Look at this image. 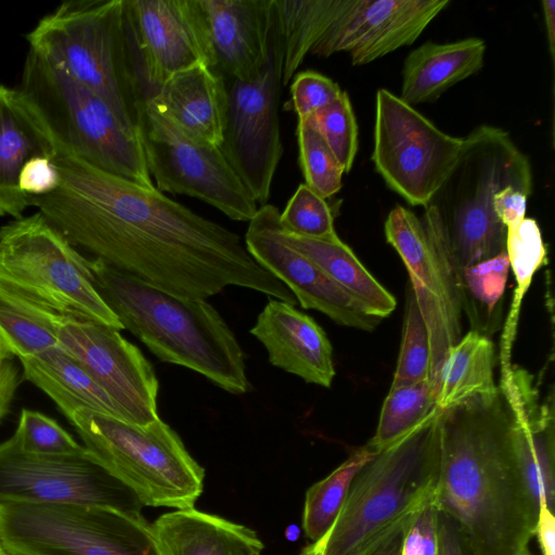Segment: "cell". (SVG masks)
<instances>
[{
    "instance_id": "obj_53",
    "label": "cell",
    "mask_w": 555,
    "mask_h": 555,
    "mask_svg": "<svg viewBox=\"0 0 555 555\" xmlns=\"http://www.w3.org/2000/svg\"><path fill=\"white\" fill-rule=\"evenodd\" d=\"M525 555H530L529 552H527Z\"/></svg>"
},
{
    "instance_id": "obj_37",
    "label": "cell",
    "mask_w": 555,
    "mask_h": 555,
    "mask_svg": "<svg viewBox=\"0 0 555 555\" xmlns=\"http://www.w3.org/2000/svg\"><path fill=\"white\" fill-rule=\"evenodd\" d=\"M280 223L286 232L314 240L337 237L334 215L326 199L306 183L299 184L280 214Z\"/></svg>"
},
{
    "instance_id": "obj_7",
    "label": "cell",
    "mask_w": 555,
    "mask_h": 555,
    "mask_svg": "<svg viewBox=\"0 0 555 555\" xmlns=\"http://www.w3.org/2000/svg\"><path fill=\"white\" fill-rule=\"evenodd\" d=\"M26 39L29 50L98 93L135 127L139 86L125 0L65 1Z\"/></svg>"
},
{
    "instance_id": "obj_39",
    "label": "cell",
    "mask_w": 555,
    "mask_h": 555,
    "mask_svg": "<svg viewBox=\"0 0 555 555\" xmlns=\"http://www.w3.org/2000/svg\"><path fill=\"white\" fill-rule=\"evenodd\" d=\"M0 344L20 360L60 347L59 339L50 327L2 305Z\"/></svg>"
},
{
    "instance_id": "obj_45",
    "label": "cell",
    "mask_w": 555,
    "mask_h": 555,
    "mask_svg": "<svg viewBox=\"0 0 555 555\" xmlns=\"http://www.w3.org/2000/svg\"><path fill=\"white\" fill-rule=\"evenodd\" d=\"M437 555H466L454 524L437 512Z\"/></svg>"
},
{
    "instance_id": "obj_40",
    "label": "cell",
    "mask_w": 555,
    "mask_h": 555,
    "mask_svg": "<svg viewBox=\"0 0 555 555\" xmlns=\"http://www.w3.org/2000/svg\"><path fill=\"white\" fill-rule=\"evenodd\" d=\"M343 90L331 78L312 70L297 74L291 86L293 107L298 120H305L312 114L336 100Z\"/></svg>"
},
{
    "instance_id": "obj_35",
    "label": "cell",
    "mask_w": 555,
    "mask_h": 555,
    "mask_svg": "<svg viewBox=\"0 0 555 555\" xmlns=\"http://www.w3.org/2000/svg\"><path fill=\"white\" fill-rule=\"evenodd\" d=\"M305 120L320 133L345 173L349 172L358 151V125L347 92Z\"/></svg>"
},
{
    "instance_id": "obj_17",
    "label": "cell",
    "mask_w": 555,
    "mask_h": 555,
    "mask_svg": "<svg viewBox=\"0 0 555 555\" xmlns=\"http://www.w3.org/2000/svg\"><path fill=\"white\" fill-rule=\"evenodd\" d=\"M60 347L128 413L135 424L159 418L158 379L141 350L112 326L78 319L55 320L47 325Z\"/></svg>"
},
{
    "instance_id": "obj_32",
    "label": "cell",
    "mask_w": 555,
    "mask_h": 555,
    "mask_svg": "<svg viewBox=\"0 0 555 555\" xmlns=\"http://www.w3.org/2000/svg\"><path fill=\"white\" fill-rule=\"evenodd\" d=\"M505 250L517 283L515 300L507 322L506 336L511 341L521 299L533 274L546 261V247L538 222L525 217L517 224L506 228Z\"/></svg>"
},
{
    "instance_id": "obj_5",
    "label": "cell",
    "mask_w": 555,
    "mask_h": 555,
    "mask_svg": "<svg viewBox=\"0 0 555 555\" xmlns=\"http://www.w3.org/2000/svg\"><path fill=\"white\" fill-rule=\"evenodd\" d=\"M83 257L39 212L0 227V305L43 325L78 319L124 330Z\"/></svg>"
},
{
    "instance_id": "obj_43",
    "label": "cell",
    "mask_w": 555,
    "mask_h": 555,
    "mask_svg": "<svg viewBox=\"0 0 555 555\" xmlns=\"http://www.w3.org/2000/svg\"><path fill=\"white\" fill-rule=\"evenodd\" d=\"M420 513L408 515L397 521L360 555H400L403 539L411 526L415 522Z\"/></svg>"
},
{
    "instance_id": "obj_24",
    "label": "cell",
    "mask_w": 555,
    "mask_h": 555,
    "mask_svg": "<svg viewBox=\"0 0 555 555\" xmlns=\"http://www.w3.org/2000/svg\"><path fill=\"white\" fill-rule=\"evenodd\" d=\"M151 530L157 555H261L264 547L251 528L195 507L160 515Z\"/></svg>"
},
{
    "instance_id": "obj_52",
    "label": "cell",
    "mask_w": 555,
    "mask_h": 555,
    "mask_svg": "<svg viewBox=\"0 0 555 555\" xmlns=\"http://www.w3.org/2000/svg\"><path fill=\"white\" fill-rule=\"evenodd\" d=\"M2 550H3V548H2V545H1V541H0V551H2Z\"/></svg>"
},
{
    "instance_id": "obj_30",
    "label": "cell",
    "mask_w": 555,
    "mask_h": 555,
    "mask_svg": "<svg viewBox=\"0 0 555 555\" xmlns=\"http://www.w3.org/2000/svg\"><path fill=\"white\" fill-rule=\"evenodd\" d=\"M376 453L365 444L307 490L302 511V529L311 543L322 538L332 526L354 477Z\"/></svg>"
},
{
    "instance_id": "obj_25",
    "label": "cell",
    "mask_w": 555,
    "mask_h": 555,
    "mask_svg": "<svg viewBox=\"0 0 555 555\" xmlns=\"http://www.w3.org/2000/svg\"><path fill=\"white\" fill-rule=\"evenodd\" d=\"M485 54L486 42L476 37L421 44L404 60L399 98L411 106L436 101L452 86L479 72Z\"/></svg>"
},
{
    "instance_id": "obj_15",
    "label": "cell",
    "mask_w": 555,
    "mask_h": 555,
    "mask_svg": "<svg viewBox=\"0 0 555 555\" xmlns=\"http://www.w3.org/2000/svg\"><path fill=\"white\" fill-rule=\"evenodd\" d=\"M86 448V447H85ZM98 505L141 513L135 495L86 448L69 455L21 452L0 443V503Z\"/></svg>"
},
{
    "instance_id": "obj_42",
    "label": "cell",
    "mask_w": 555,
    "mask_h": 555,
    "mask_svg": "<svg viewBox=\"0 0 555 555\" xmlns=\"http://www.w3.org/2000/svg\"><path fill=\"white\" fill-rule=\"evenodd\" d=\"M527 198L526 193L513 186H505L494 194L493 210L505 228L515 225L525 218Z\"/></svg>"
},
{
    "instance_id": "obj_27",
    "label": "cell",
    "mask_w": 555,
    "mask_h": 555,
    "mask_svg": "<svg viewBox=\"0 0 555 555\" xmlns=\"http://www.w3.org/2000/svg\"><path fill=\"white\" fill-rule=\"evenodd\" d=\"M281 238L314 262L333 281L354 297L373 317L383 319L396 308V298L358 259L338 236L314 240L286 232L279 224Z\"/></svg>"
},
{
    "instance_id": "obj_36",
    "label": "cell",
    "mask_w": 555,
    "mask_h": 555,
    "mask_svg": "<svg viewBox=\"0 0 555 555\" xmlns=\"http://www.w3.org/2000/svg\"><path fill=\"white\" fill-rule=\"evenodd\" d=\"M10 440L21 452L35 455H69L86 449L55 420L29 409L21 411L17 427Z\"/></svg>"
},
{
    "instance_id": "obj_1",
    "label": "cell",
    "mask_w": 555,
    "mask_h": 555,
    "mask_svg": "<svg viewBox=\"0 0 555 555\" xmlns=\"http://www.w3.org/2000/svg\"><path fill=\"white\" fill-rule=\"evenodd\" d=\"M56 143V142H55ZM61 182L30 206L75 247L167 293L204 299L228 286L292 305V292L250 256L242 237L146 188L105 172L56 143Z\"/></svg>"
},
{
    "instance_id": "obj_34",
    "label": "cell",
    "mask_w": 555,
    "mask_h": 555,
    "mask_svg": "<svg viewBox=\"0 0 555 555\" xmlns=\"http://www.w3.org/2000/svg\"><path fill=\"white\" fill-rule=\"evenodd\" d=\"M429 367L430 347L428 331L414 294L410 288L406 297L401 345L391 386L428 379Z\"/></svg>"
},
{
    "instance_id": "obj_23",
    "label": "cell",
    "mask_w": 555,
    "mask_h": 555,
    "mask_svg": "<svg viewBox=\"0 0 555 555\" xmlns=\"http://www.w3.org/2000/svg\"><path fill=\"white\" fill-rule=\"evenodd\" d=\"M55 153V140L36 108L18 89L0 83V217H23L30 206L18 188L23 166Z\"/></svg>"
},
{
    "instance_id": "obj_49",
    "label": "cell",
    "mask_w": 555,
    "mask_h": 555,
    "mask_svg": "<svg viewBox=\"0 0 555 555\" xmlns=\"http://www.w3.org/2000/svg\"><path fill=\"white\" fill-rule=\"evenodd\" d=\"M547 41L550 47V53L554 59L555 53V1L544 0L542 1Z\"/></svg>"
},
{
    "instance_id": "obj_10",
    "label": "cell",
    "mask_w": 555,
    "mask_h": 555,
    "mask_svg": "<svg viewBox=\"0 0 555 555\" xmlns=\"http://www.w3.org/2000/svg\"><path fill=\"white\" fill-rule=\"evenodd\" d=\"M10 555H157L142 513L98 505L0 503Z\"/></svg>"
},
{
    "instance_id": "obj_46",
    "label": "cell",
    "mask_w": 555,
    "mask_h": 555,
    "mask_svg": "<svg viewBox=\"0 0 555 555\" xmlns=\"http://www.w3.org/2000/svg\"><path fill=\"white\" fill-rule=\"evenodd\" d=\"M534 535L542 555H555V517L546 504L541 501L539 505Z\"/></svg>"
},
{
    "instance_id": "obj_12",
    "label": "cell",
    "mask_w": 555,
    "mask_h": 555,
    "mask_svg": "<svg viewBox=\"0 0 555 555\" xmlns=\"http://www.w3.org/2000/svg\"><path fill=\"white\" fill-rule=\"evenodd\" d=\"M385 236L401 257L430 347L429 382L436 393L446 356L462 337L463 289L446 236L437 222L403 206L387 216ZM437 396V395H436Z\"/></svg>"
},
{
    "instance_id": "obj_29",
    "label": "cell",
    "mask_w": 555,
    "mask_h": 555,
    "mask_svg": "<svg viewBox=\"0 0 555 555\" xmlns=\"http://www.w3.org/2000/svg\"><path fill=\"white\" fill-rule=\"evenodd\" d=\"M349 3L350 0H273L282 39L283 87Z\"/></svg>"
},
{
    "instance_id": "obj_2",
    "label": "cell",
    "mask_w": 555,
    "mask_h": 555,
    "mask_svg": "<svg viewBox=\"0 0 555 555\" xmlns=\"http://www.w3.org/2000/svg\"><path fill=\"white\" fill-rule=\"evenodd\" d=\"M440 469L434 498L466 555H525L539 504L517 464L499 388L441 412Z\"/></svg>"
},
{
    "instance_id": "obj_26",
    "label": "cell",
    "mask_w": 555,
    "mask_h": 555,
    "mask_svg": "<svg viewBox=\"0 0 555 555\" xmlns=\"http://www.w3.org/2000/svg\"><path fill=\"white\" fill-rule=\"evenodd\" d=\"M23 376L42 390L65 417L87 408L131 421L128 413L61 347L20 360Z\"/></svg>"
},
{
    "instance_id": "obj_33",
    "label": "cell",
    "mask_w": 555,
    "mask_h": 555,
    "mask_svg": "<svg viewBox=\"0 0 555 555\" xmlns=\"http://www.w3.org/2000/svg\"><path fill=\"white\" fill-rule=\"evenodd\" d=\"M299 160L305 183L327 199L343 186V167L320 133L306 120H298Z\"/></svg>"
},
{
    "instance_id": "obj_38",
    "label": "cell",
    "mask_w": 555,
    "mask_h": 555,
    "mask_svg": "<svg viewBox=\"0 0 555 555\" xmlns=\"http://www.w3.org/2000/svg\"><path fill=\"white\" fill-rule=\"evenodd\" d=\"M508 271L506 250L491 259L461 269L464 311L472 315L477 304L488 315L493 314L504 294Z\"/></svg>"
},
{
    "instance_id": "obj_11",
    "label": "cell",
    "mask_w": 555,
    "mask_h": 555,
    "mask_svg": "<svg viewBox=\"0 0 555 555\" xmlns=\"http://www.w3.org/2000/svg\"><path fill=\"white\" fill-rule=\"evenodd\" d=\"M135 127L157 190L198 198L235 221L251 220L258 205L220 149L189 138L140 87Z\"/></svg>"
},
{
    "instance_id": "obj_51",
    "label": "cell",
    "mask_w": 555,
    "mask_h": 555,
    "mask_svg": "<svg viewBox=\"0 0 555 555\" xmlns=\"http://www.w3.org/2000/svg\"><path fill=\"white\" fill-rule=\"evenodd\" d=\"M0 555H10L4 550L0 551Z\"/></svg>"
},
{
    "instance_id": "obj_18",
    "label": "cell",
    "mask_w": 555,
    "mask_h": 555,
    "mask_svg": "<svg viewBox=\"0 0 555 555\" xmlns=\"http://www.w3.org/2000/svg\"><path fill=\"white\" fill-rule=\"evenodd\" d=\"M280 214L268 203L258 207L244 237L250 256L280 280L302 308L320 311L343 326L373 331L382 319L370 315L346 289L281 238Z\"/></svg>"
},
{
    "instance_id": "obj_13",
    "label": "cell",
    "mask_w": 555,
    "mask_h": 555,
    "mask_svg": "<svg viewBox=\"0 0 555 555\" xmlns=\"http://www.w3.org/2000/svg\"><path fill=\"white\" fill-rule=\"evenodd\" d=\"M462 144L463 138L443 132L398 95L377 90L372 160L387 186L410 205L428 204Z\"/></svg>"
},
{
    "instance_id": "obj_47",
    "label": "cell",
    "mask_w": 555,
    "mask_h": 555,
    "mask_svg": "<svg viewBox=\"0 0 555 555\" xmlns=\"http://www.w3.org/2000/svg\"><path fill=\"white\" fill-rule=\"evenodd\" d=\"M417 522L422 534V555H437V509L434 501L422 509Z\"/></svg>"
},
{
    "instance_id": "obj_31",
    "label": "cell",
    "mask_w": 555,
    "mask_h": 555,
    "mask_svg": "<svg viewBox=\"0 0 555 555\" xmlns=\"http://www.w3.org/2000/svg\"><path fill=\"white\" fill-rule=\"evenodd\" d=\"M436 395L428 379L390 386L375 434L366 446L379 452L405 435L437 408Z\"/></svg>"
},
{
    "instance_id": "obj_21",
    "label": "cell",
    "mask_w": 555,
    "mask_h": 555,
    "mask_svg": "<svg viewBox=\"0 0 555 555\" xmlns=\"http://www.w3.org/2000/svg\"><path fill=\"white\" fill-rule=\"evenodd\" d=\"M269 362L306 383L325 388L335 377L332 344L324 330L294 305L270 298L250 328Z\"/></svg>"
},
{
    "instance_id": "obj_3",
    "label": "cell",
    "mask_w": 555,
    "mask_h": 555,
    "mask_svg": "<svg viewBox=\"0 0 555 555\" xmlns=\"http://www.w3.org/2000/svg\"><path fill=\"white\" fill-rule=\"evenodd\" d=\"M89 266L99 294L124 330L160 361L195 371L233 395L253 389L243 349L209 302L167 293L95 258Z\"/></svg>"
},
{
    "instance_id": "obj_9",
    "label": "cell",
    "mask_w": 555,
    "mask_h": 555,
    "mask_svg": "<svg viewBox=\"0 0 555 555\" xmlns=\"http://www.w3.org/2000/svg\"><path fill=\"white\" fill-rule=\"evenodd\" d=\"M18 90L66 151L105 172L155 186L137 127L124 122L98 93L31 50Z\"/></svg>"
},
{
    "instance_id": "obj_8",
    "label": "cell",
    "mask_w": 555,
    "mask_h": 555,
    "mask_svg": "<svg viewBox=\"0 0 555 555\" xmlns=\"http://www.w3.org/2000/svg\"><path fill=\"white\" fill-rule=\"evenodd\" d=\"M66 418L83 447L143 507H195L205 469L160 418L140 425L87 408L75 409Z\"/></svg>"
},
{
    "instance_id": "obj_48",
    "label": "cell",
    "mask_w": 555,
    "mask_h": 555,
    "mask_svg": "<svg viewBox=\"0 0 555 555\" xmlns=\"http://www.w3.org/2000/svg\"><path fill=\"white\" fill-rule=\"evenodd\" d=\"M400 555H422V534L417 518L403 539Z\"/></svg>"
},
{
    "instance_id": "obj_14",
    "label": "cell",
    "mask_w": 555,
    "mask_h": 555,
    "mask_svg": "<svg viewBox=\"0 0 555 555\" xmlns=\"http://www.w3.org/2000/svg\"><path fill=\"white\" fill-rule=\"evenodd\" d=\"M282 39L273 4L267 63L254 80H232L219 149L257 205L267 204L283 155L279 103L282 89Z\"/></svg>"
},
{
    "instance_id": "obj_16",
    "label": "cell",
    "mask_w": 555,
    "mask_h": 555,
    "mask_svg": "<svg viewBox=\"0 0 555 555\" xmlns=\"http://www.w3.org/2000/svg\"><path fill=\"white\" fill-rule=\"evenodd\" d=\"M135 70L151 88L197 65L216 68L198 0H125Z\"/></svg>"
},
{
    "instance_id": "obj_20",
    "label": "cell",
    "mask_w": 555,
    "mask_h": 555,
    "mask_svg": "<svg viewBox=\"0 0 555 555\" xmlns=\"http://www.w3.org/2000/svg\"><path fill=\"white\" fill-rule=\"evenodd\" d=\"M216 57V69L249 81L269 55L273 0H198Z\"/></svg>"
},
{
    "instance_id": "obj_22",
    "label": "cell",
    "mask_w": 555,
    "mask_h": 555,
    "mask_svg": "<svg viewBox=\"0 0 555 555\" xmlns=\"http://www.w3.org/2000/svg\"><path fill=\"white\" fill-rule=\"evenodd\" d=\"M142 92L189 138L219 147L223 140L228 89L212 67L197 65L176 74L156 88L140 76Z\"/></svg>"
},
{
    "instance_id": "obj_6",
    "label": "cell",
    "mask_w": 555,
    "mask_h": 555,
    "mask_svg": "<svg viewBox=\"0 0 555 555\" xmlns=\"http://www.w3.org/2000/svg\"><path fill=\"white\" fill-rule=\"evenodd\" d=\"M505 186L528 196L532 170L509 133L482 125L463 138L459 157L425 212L444 233L461 271L505 251L506 228L493 210V197Z\"/></svg>"
},
{
    "instance_id": "obj_19",
    "label": "cell",
    "mask_w": 555,
    "mask_h": 555,
    "mask_svg": "<svg viewBox=\"0 0 555 555\" xmlns=\"http://www.w3.org/2000/svg\"><path fill=\"white\" fill-rule=\"evenodd\" d=\"M449 0H350L310 53L328 57L348 52L365 65L412 44Z\"/></svg>"
},
{
    "instance_id": "obj_44",
    "label": "cell",
    "mask_w": 555,
    "mask_h": 555,
    "mask_svg": "<svg viewBox=\"0 0 555 555\" xmlns=\"http://www.w3.org/2000/svg\"><path fill=\"white\" fill-rule=\"evenodd\" d=\"M20 382L14 357L0 344V423L10 412Z\"/></svg>"
},
{
    "instance_id": "obj_28",
    "label": "cell",
    "mask_w": 555,
    "mask_h": 555,
    "mask_svg": "<svg viewBox=\"0 0 555 555\" xmlns=\"http://www.w3.org/2000/svg\"><path fill=\"white\" fill-rule=\"evenodd\" d=\"M494 344L470 330L449 349L438 376L436 405L446 411L475 398L498 393L494 382Z\"/></svg>"
},
{
    "instance_id": "obj_50",
    "label": "cell",
    "mask_w": 555,
    "mask_h": 555,
    "mask_svg": "<svg viewBox=\"0 0 555 555\" xmlns=\"http://www.w3.org/2000/svg\"><path fill=\"white\" fill-rule=\"evenodd\" d=\"M299 535V529L296 526H292L287 529V538L292 541L296 540Z\"/></svg>"
},
{
    "instance_id": "obj_4",
    "label": "cell",
    "mask_w": 555,
    "mask_h": 555,
    "mask_svg": "<svg viewBox=\"0 0 555 555\" xmlns=\"http://www.w3.org/2000/svg\"><path fill=\"white\" fill-rule=\"evenodd\" d=\"M441 412L433 410L361 468L332 526L301 555H360L397 521L434 501Z\"/></svg>"
},
{
    "instance_id": "obj_41",
    "label": "cell",
    "mask_w": 555,
    "mask_h": 555,
    "mask_svg": "<svg viewBox=\"0 0 555 555\" xmlns=\"http://www.w3.org/2000/svg\"><path fill=\"white\" fill-rule=\"evenodd\" d=\"M61 177L52 158L38 156L29 159L22 168L18 188L27 196H43L55 191Z\"/></svg>"
}]
</instances>
